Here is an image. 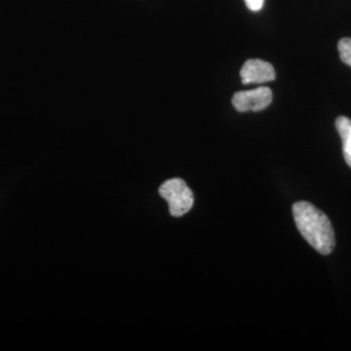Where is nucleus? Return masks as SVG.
Segmentation results:
<instances>
[{"label": "nucleus", "mask_w": 351, "mask_h": 351, "mask_svg": "<svg viewBox=\"0 0 351 351\" xmlns=\"http://www.w3.org/2000/svg\"><path fill=\"white\" fill-rule=\"evenodd\" d=\"M336 128L343 141V156L351 168V120L346 117H338Z\"/></svg>", "instance_id": "5"}, {"label": "nucleus", "mask_w": 351, "mask_h": 351, "mask_svg": "<svg viewBox=\"0 0 351 351\" xmlns=\"http://www.w3.org/2000/svg\"><path fill=\"white\" fill-rule=\"evenodd\" d=\"M338 49L341 61L351 66V38H341L339 41Z\"/></svg>", "instance_id": "6"}, {"label": "nucleus", "mask_w": 351, "mask_h": 351, "mask_svg": "<svg viewBox=\"0 0 351 351\" xmlns=\"http://www.w3.org/2000/svg\"><path fill=\"white\" fill-rule=\"evenodd\" d=\"M159 195L169 204V212L179 218L191 211L195 202L193 191L184 180L179 178L164 182L159 188Z\"/></svg>", "instance_id": "2"}, {"label": "nucleus", "mask_w": 351, "mask_h": 351, "mask_svg": "<svg viewBox=\"0 0 351 351\" xmlns=\"http://www.w3.org/2000/svg\"><path fill=\"white\" fill-rule=\"evenodd\" d=\"M272 101V92L269 87H258L233 95L232 105L240 112H260Z\"/></svg>", "instance_id": "3"}, {"label": "nucleus", "mask_w": 351, "mask_h": 351, "mask_svg": "<svg viewBox=\"0 0 351 351\" xmlns=\"http://www.w3.org/2000/svg\"><path fill=\"white\" fill-rule=\"evenodd\" d=\"M293 215L295 226L311 246L322 255L331 254L336 246V237L326 215L306 201L295 203Z\"/></svg>", "instance_id": "1"}, {"label": "nucleus", "mask_w": 351, "mask_h": 351, "mask_svg": "<svg viewBox=\"0 0 351 351\" xmlns=\"http://www.w3.org/2000/svg\"><path fill=\"white\" fill-rule=\"evenodd\" d=\"M245 3H246V6L248 7V9H250L251 11L258 12V11H260L261 9L263 8L265 0H245Z\"/></svg>", "instance_id": "7"}, {"label": "nucleus", "mask_w": 351, "mask_h": 351, "mask_svg": "<svg viewBox=\"0 0 351 351\" xmlns=\"http://www.w3.org/2000/svg\"><path fill=\"white\" fill-rule=\"evenodd\" d=\"M242 83H265L276 80V71L271 64L258 59H250L240 71Z\"/></svg>", "instance_id": "4"}]
</instances>
